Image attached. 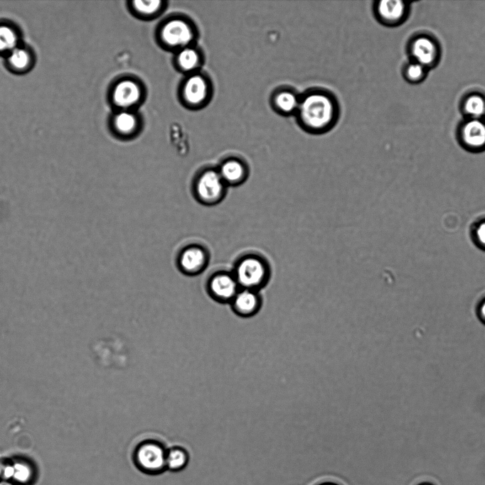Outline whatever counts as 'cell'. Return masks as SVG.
<instances>
[{
    "label": "cell",
    "mask_w": 485,
    "mask_h": 485,
    "mask_svg": "<svg viewBox=\"0 0 485 485\" xmlns=\"http://www.w3.org/2000/svg\"><path fill=\"white\" fill-rule=\"evenodd\" d=\"M0 485H16L12 481L0 480Z\"/></svg>",
    "instance_id": "28"
},
{
    "label": "cell",
    "mask_w": 485,
    "mask_h": 485,
    "mask_svg": "<svg viewBox=\"0 0 485 485\" xmlns=\"http://www.w3.org/2000/svg\"><path fill=\"white\" fill-rule=\"evenodd\" d=\"M218 170L225 184L235 187L244 183L249 175V168L242 159L230 157L223 160Z\"/></svg>",
    "instance_id": "12"
},
{
    "label": "cell",
    "mask_w": 485,
    "mask_h": 485,
    "mask_svg": "<svg viewBox=\"0 0 485 485\" xmlns=\"http://www.w3.org/2000/svg\"><path fill=\"white\" fill-rule=\"evenodd\" d=\"M166 450L155 441H146L139 444L134 451L132 459L135 467L142 473L156 475L166 469Z\"/></svg>",
    "instance_id": "4"
},
{
    "label": "cell",
    "mask_w": 485,
    "mask_h": 485,
    "mask_svg": "<svg viewBox=\"0 0 485 485\" xmlns=\"http://www.w3.org/2000/svg\"><path fill=\"white\" fill-rule=\"evenodd\" d=\"M137 123L136 115L129 110H120L112 119L115 131L122 134L132 133L137 129Z\"/></svg>",
    "instance_id": "21"
},
{
    "label": "cell",
    "mask_w": 485,
    "mask_h": 485,
    "mask_svg": "<svg viewBox=\"0 0 485 485\" xmlns=\"http://www.w3.org/2000/svg\"><path fill=\"white\" fill-rule=\"evenodd\" d=\"M12 475L11 481L16 485H31L36 478L33 463L26 458L17 457L11 459Z\"/></svg>",
    "instance_id": "17"
},
{
    "label": "cell",
    "mask_w": 485,
    "mask_h": 485,
    "mask_svg": "<svg viewBox=\"0 0 485 485\" xmlns=\"http://www.w3.org/2000/svg\"><path fill=\"white\" fill-rule=\"evenodd\" d=\"M458 138L462 146L468 151L485 150V120L467 119L459 126Z\"/></svg>",
    "instance_id": "8"
},
{
    "label": "cell",
    "mask_w": 485,
    "mask_h": 485,
    "mask_svg": "<svg viewBox=\"0 0 485 485\" xmlns=\"http://www.w3.org/2000/svg\"><path fill=\"white\" fill-rule=\"evenodd\" d=\"M472 234L475 243L480 248L485 249V219L475 224Z\"/></svg>",
    "instance_id": "25"
},
{
    "label": "cell",
    "mask_w": 485,
    "mask_h": 485,
    "mask_svg": "<svg viewBox=\"0 0 485 485\" xmlns=\"http://www.w3.org/2000/svg\"><path fill=\"white\" fill-rule=\"evenodd\" d=\"M199 60L200 57L197 50L190 47L182 48L176 57L179 67L186 72L195 70L199 65Z\"/></svg>",
    "instance_id": "22"
},
{
    "label": "cell",
    "mask_w": 485,
    "mask_h": 485,
    "mask_svg": "<svg viewBox=\"0 0 485 485\" xmlns=\"http://www.w3.org/2000/svg\"><path fill=\"white\" fill-rule=\"evenodd\" d=\"M409 53L412 61L418 62L427 69L434 67L440 56L439 46L432 37L420 35L412 39Z\"/></svg>",
    "instance_id": "7"
},
{
    "label": "cell",
    "mask_w": 485,
    "mask_h": 485,
    "mask_svg": "<svg viewBox=\"0 0 485 485\" xmlns=\"http://www.w3.org/2000/svg\"><path fill=\"white\" fill-rule=\"evenodd\" d=\"M339 114V104L334 95L326 90L314 88L300 95L295 116L303 130L321 134L333 128Z\"/></svg>",
    "instance_id": "1"
},
{
    "label": "cell",
    "mask_w": 485,
    "mask_h": 485,
    "mask_svg": "<svg viewBox=\"0 0 485 485\" xmlns=\"http://www.w3.org/2000/svg\"><path fill=\"white\" fill-rule=\"evenodd\" d=\"M234 310L242 316L255 315L261 305V298L257 290L240 288L231 301Z\"/></svg>",
    "instance_id": "15"
},
{
    "label": "cell",
    "mask_w": 485,
    "mask_h": 485,
    "mask_svg": "<svg viewBox=\"0 0 485 485\" xmlns=\"http://www.w3.org/2000/svg\"><path fill=\"white\" fill-rule=\"evenodd\" d=\"M161 38L171 47L186 48L193 38L191 26L181 19H172L166 22L161 31Z\"/></svg>",
    "instance_id": "10"
},
{
    "label": "cell",
    "mask_w": 485,
    "mask_h": 485,
    "mask_svg": "<svg viewBox=\"0 0 485 485\" xmlns=\"http://www.w3.org/2000/svg\"><path fill=\"white\" fill-rule=\"evenodd\" d=\"M375 16L383 25L395 26L403 23L407 16L410 6L401 0H380L373 6Z\"/></svg>",
    "instance_id": "9"
},
{
    "label": "cell",
    "mask_w": 485,
    "mask_h": 485,
    "mask_svg": "<svg viewBox=\"0 0 485 485\" xmlns=\"http://www.w3.org/2000/svg\"><path fill=\"white\" fill-rule=\"evenodd\" d=\"M422 485H429V484H422Z\"/></svg>",
    "instance_id": "29"
},
{
    "label": "cell",
    "mask_w": 485,
    "mask_h": 485,
    "mask_svg": "<svg viewBox=\"0 0 485 485\" xmlns=\"http://www.w3.org/2000/svg\"><path fill=\"white\" fill-rule=\"evenodd\" d=\"M134 9L144 16H151L161 7V1H134L132 2Z\"/></svg>",
    "instance_id": "24"
},
{
    "label": "cell",
    "mask_w": 485,
    "mask_h": 485,
    "mask_svg": "<svg viewBox=\"0 0 485 485\" xmlns=\"http://www.w3.org/2000/svg\"><path fill=\"white\" fill-rule=\"evenodd\" d=\"M208 92L206 80L199 75L190 76L183 87L184 99L190 104L196 105L203 102Z\"/></svg>",
    "instance_id": "16"
},
{
    "label": "cell",
    "mask_w": 485,
    "mask_h": 485,
    "mask_svg": "<svg viewBox=\"0 0 485 485\" xmlns=\"http://www.w3.org/2000/svg\"><path fill=\"white\" fill-rule=\"evenodd\" d=\"M206 289L215 300L220 302H231L240 287L232 271L218 270L208 276Z\"/></svg>",
    "instance_id": "6"
},
{
    "label": "cell",
    "mask_w": 485,
    "mask_h": 485,
    "mask_svg": "<svg viewBox=\"0 0 485 485\" xmlns=\"http://www.w3.org/2000/svg\"><path fill=\"white\" fill-rule=\"evenodd\" d=\"M5 64L13 73L22 75L30 71L35 63V55L28 46L21 44L5 56Z\"/></svg>",
    "instance_id": "13"
},
{
    "label": "cell",
    "mask_w": 485,
    "mask_h": 485,
    "mask_svg": "<svg viewBox=\"0 0 485 485\" xmlns=\"http://www.w3.org/2000/svg\"><path fill=\"white\" fill-rule=\"evenodd\" d=\"M189 455L186 449L174 447L166 450V469L171 472H180L186 467Z\"/></svg>",
    "instance_id": "20"
},
{
    "label": "cell",
    "mask_w": 485,
    "mask_h": 485,
    "mask_svg": "<svg viewBox=\"0 0 485 485\" xmlns=\"http://www.w3.org/2000/svg\"><path fill=\"white\" fill-rule=\"evenodd\" d=\"M142 97L140 86L134 80H123L117 82L113 88L112 99L114 104L121 110L137 104Z\"/></svg>",
    "instance_id": "11"
},
{
    "label": "cell",
    "mask_w": 485,
    "mask_h": 485,
    "mask_svg": "<svg viewBox=\"0 0 485 485\" xmlns=\"http://www.w3.org/2000/svg\"><path fill=\"white\" fill-rule=\"evenodd\" d=\"M210 252L203 244L191 243L183 246L176 257V264L178 271L188 276L202 273L210 262Z\"/></svg>",
    "instance_id": "5"
},
{
    "label": "cell",
    "mask_w": 485,
    "mask_h": 485,
    "mask_svg": "<svg viewBox=\"0 0 485 485\" xmlns=\"http://www.w3.org/2000/svg\"><path fill=\"white\" fill-rule=\"evenodd\" d=\"M21 33L14 24L0 22V55L5 56L22 43Z\"/></svg>",
    "instance_id": "18"
},
{
    "label": "cell",
    "mask_w": 485,
    "mask_h": 485,
    "mask_svg": "<svg viewBox=\"0 0 485 485\" xmlns=\"http://www.w3.org/2000/svg\"><path fill=\"white\" fill-rule=\"evenodd\" d=\"M428 70L421 64L411 60L404 67L403 76L410 83H419L425 80Z\"/></svg>",
    "instance_id": "23"
},
{
    "label": "cell",
    "mask_w": 485,
    "mask_h": 485,
    "mask_svg": "<svg viewBox=\"0 0 485 485\" xmlns=\"http://www.w3.org/2000/svg\"><path fill=\"white\" fill-rule=\"evenodd\" d=\"M228 186L222 179L217 168L206 167L198 171L191 182L195 200L206 206H213L225 197Z\"/></svg>",
    "instance_id": "3"
},
{
    "label": "cell",
    "mask_w": 485,
    "mask_h": 485,
    "mask_svg": "<svg viewBox=\"0 0 485 485\" xmlns=\"http://www.w3.org/2000/svg\"><path fill=\"white\" fill-rule=\"evenodd\" d=\"M478 312L480 318L485 322V298L480 303Z\"/></svg>",
    "instance_id": "26"
},
{
    "label": "cell",
    "mask_w": 485,
    "mask_h": 485,
    "mask_svg": "<svg viewBox=\"0 0 485 485\" xmlns=\"http://www.w3.org/2000/svg\"><path fill=\"white\" fill-rule=\"evenodd\" d=\"M316 485H341V484H339L336 482H334V481H326L321 482Z\"/></svg>",
    "instance_id": "27"
},
{
    "label": "cell",
    "mask_w": 485,
    "mask_h": 485,
    "mask_svg": "<svg viewBox=\"0 0 485 485\" xmlns=\"http://www.w3.org/2000/svg\"><path fill=\"white\" fill-rule=\"evenodd\" d=\"M300 101V95L289 87L276 89L271 95L272 109L282 116L295 115Z\"/></svg>",
    "instance_id": "14"
},
{
    "label": "cell",
    "mask_w": 485,
    "mask_h": 485,
    "mask_svg": "<svg viewBox=\"0 0 485 485\" xmlns=\"http://www.w3.org/2000/svg\"><path fill=\"white\" fill-rule=\"evenodd\" d=\"M232 273L240 288L257 291L267 283L271 272L265 258L249 253L235 261Z\"/></svg>",
    "instance_id": "2"
},
{
    "label": "cell",
    "mask_w": 485,
    "mask_h": 485,
    "mask_svg": "<svg viewBox=\"0 0 485 485\" xmlns=\"http://www.w3.org/2000/svg\"><path fill=\"white\" fill-rule=\"evenodd\" d=\"M461 109L467 119H484L485 97L477 92L470 93L463 99Z\"/></svg>",
    "instance_id": "19"
}]
</instances>
